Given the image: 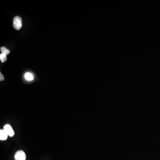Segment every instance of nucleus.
Wrapping results in <instances>:
<instances>
[{"label": "nucleus", "mask_w": 160, "mask_h": 160, "mask_svg": "<svg viewBox=\"0 0 160 160\" xmlns=\"http://www.w3.org/2000/svg\"><path fill=\"white\" fill-rule=\"evenodd\" d=\"M13 26L16 30L19 31L22 28V19L21 17L19 16H16L14 19L13 22Z\"/></svg>", "instance_id": "obj_1"}, {"label": "nucleus", "mask_w": 160, "mask_h": 160, "mask_svg": "<svg viewBox=\"0 0 160 160\" xmlns=\"http://www.w3.org/2000/svg\"><path fill=\"white\" fill-rule=\"evenodd\" d=\"M14 158L15 160H26V156L23 151H19L15 154Z\"/></svg>", "instance_id": "obj_2"}, {"label": "nucleus", "mask_w": 160, "mask_h": 160, "mask_svg": "<svg viewBox=\"0 0 160 160\" xmlns=\"http://www.w3.org/2000/svg\"><path fill=\"white\" fill-rule=\"evenodd\" d=\"M4 129L6 131L9 137H13L14 135V131L10 125L6 124L4 127Z\"/></svg>", "instance_id": "obj_3"}, {"label": "nucleus", "mask_w": 160, "mask_h": 160, "mask_svg": "<svg viewBox=\"0 0 160 160\" xmlns=\"http://www.w3.org/2000/svg\"><path fill=\"white\" fill-rule=\"evenodd\" d=\"M8 134L4 129L0 130V140L1 141L6 140L8 138Z\"/></svg>", "instance_id": "obj_4"}, {"label": "nucleus", "mask_w": 160, "mask_h": 160, "mask_svg": "<svg viewBox=\"0 0 160 160\" xmlns=\"http://www.w3.org/2000/svg\"><path fill=\"white\" fill-rule=\"evenodd\" d=\"M24 77L28 81H31L34 79L33 75L31 73H26L24 75Z\"/></svg>", "instance_id": "obj_5"}, {"label": "nucleus", "mask_w": 160, "mask_h": 160, "mask_svg": "<svg viewBox=\"0 0 160 160\" xmlns=\"http://www.w3.org/2000/svg\"><path fill=\"white\" fill-rule=\"evenodd\" d=\"M0 60L2 63H4L7 60V57L6 55L5 54H1L0 55Z\"/></svg>", "instance_id": "obj_6"}, {"label": "nucleus", "mask_w": 160, "mask_h": 160, "mask_svg": "<svg viewBox=\"0 0 160 160\" xmlns=\"http://www.w3.org/2000/svg\"><path fill=\"white\" fill-rule=\"evenodd\" d=\"M1 53H2L1 54H6V55L9 54L10 53L9 50L7 49L4 47H1Z\"/></svg>", "instance_id": "obj_7"}, {"label": "nucleus", "mask_w": 160, "mask_h": 160, "mask_svg": "<svg viewBox=\"0 0 160 160\" xmlns=\"http://www.w3.org/2000/svg\"><path fill=\"white\" fill-rule=\"evenodd\" d=\"M4 80V77L3 74L1 73H0V81H3Z\"/></svg>", "instance_id": "obj_8"}]
</instances>
